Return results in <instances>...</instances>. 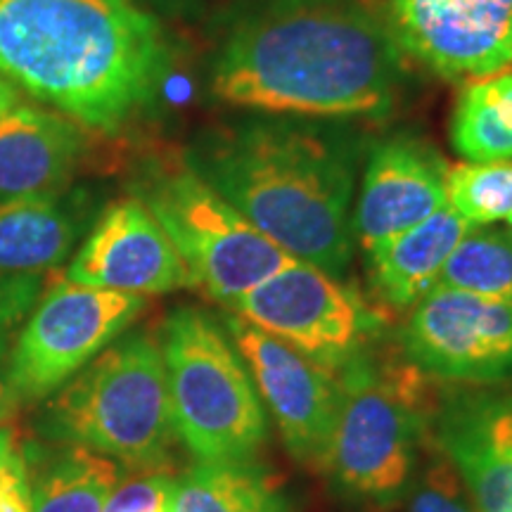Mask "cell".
Segmentation results:
<instances>
[{"instance_id": "6da1fadb", "label": "cell", "mask_w": 512, "mask_h": 512, "mask_svg": "<svg viewBox=\"0 0 512 512\" xmlns=\"http://www.w3.org/2000/svg\"><path fill=\"white\" fill-rule=\"evenodd\" d=\"M401 50L363 0H261L228 31L211 93L278 117H382Z\"/></svg>"}, {"instance_id": "7a4b0ae2", "label": "cell", "mask_w": 512, "mask_h": 512, "mask_svg": "<svg viewBox=\"0 0 512 512\" xmlns=\"http://www.w3.org/2000/svg\"><path fill=\"white\" fill-rule=\"evenodd\" d=\"M166 72L162 27L131 0H0V74L76 124L119 133Z\"/></svg>"}, {"instance_id": "3957f363", "label": "cell", "mask_w": 512, "mask_h": 512, "mask_svg": "<svg viewBox=\"0 0 512 512\" xmlns=\"http://www.w3.org/2000/svg\"><path fill=\"white\" fill-rule=\"evenodd\" d=\"M190 166L294 259L344 273L354 166L325 133L290 119H249L214 133Z\"/></svg>"}, {"instance_id": "277c9868", "label": "cell", "mask_w": 512, "mask_h": 512, "mask_svg": "<svg viewBox=\"0 0 512 512\" xmlns=\"http://www.w3.org/2000/svg\"><path fill=\"white\" fill-rule=\"evenodd\" d=\"M31 432L48 444L91 448L131 472L171 470L176 444L159 339L131 332L38 403Z\"/></svg>"}, {"instance_id": "5b68a950", "label": "cell", "mask_w": 512, "mask_h": 512, "mask_svg": "<svg viewBox=\"0 0 512 512\" xmlns=\"http://www.w3.org/2000/svg\"><path fill=\"white\" fill-rule=\"evenodd\" d=\"M339 413L323 472L349 505L382 512L406 496L425 432V387L413 363L368 354L337 375Z\"/></svg>"}, {"instance_id": "8992f818", "label": "cell", "mask_w": 512, "mask_h": 512, "mask_svg": "<svg viewBox=\"0 0 512 512\" xmlns=\"http://www.w3.org/2000/svg\"><path fill=\"white\" fill-rule=\"evenodd\" d=\"M176 437L200 463L252 460L264 446V403L238 347L211 313L183 306L159 337Z\"/></svg>"}, {"instance_id": "52a82bcc", "label": "cell", "mask_w": 512, "mask_h": 512, "mask_svg": "<svg viewBox=\"0 0 512 512\" xmlns=\"http://www.w3.org/2000/svg\"><path fill=\"white\" fill-rule=\"evenodd\" d=\"M136 197L174 242L192 287L214 302L233 306L297 261L230 207L190 164L147 169Z\"/></svg>"}, {"instance_id": "ba28073f", "label": "cell", "mask_w": 512, "mask_h": 512, "mask_svg": "<svg viewBox=\"0 0 512 512\" xmlns=\"http://www.w3.org/2000/svg\"><path fill=\"white\" fill-rule=\"evenodd\" d=\"M143 294L69 280L46 287L5 358V382L17 408H36L100 356L145 311Z\"/></svg>"}, {"instance_id": "9c48e42d", "label": "cell", "mask_w": 512, "mask_h": 512, "mask_svg": "<svg viewBox=\"0 0 512 512\" xmlns=\"http://www.w3.org/2000/svg\"><path fill=\"white\" fill-rule=\"evenodd\" d=\"M230 309L335 377L368 354L382 323L356 287L304 261L242 294Z\"/></svg>"}, {"instance_id": "30bf717a", "label": "cell", "mask_w": 512, "mask_h": 512, "mask_svg": "<svg viewBox=\"0 0 512 512\" xmlns=\"http://www.w3.org/2000/svg\"><path fill=\"white\" fill-rule=\"evenodd\" d=\"M403 351L420 373L448 382L512 380V302L432 287L413 306Z\"/></svg>"}, {"instance_id": "8fae6325", "label": "cell", "mask_w": 512, "mask_h": 512, "mask_svg": "<svg viewBox=\"0 0 512 512\" xmlns=\"http://www.w3.org/2000/svg\"><path fill=\"white\" fill-rule=\"evenodd\" d=\"M223 328L254 377L290 456L323 472L339 413L337 377L238 313L223 316Z\"/></svg>"}, {"instance_id": "7c38bea8", "label": "cell", "mask_w": 512, "mask_h": 512, "mask_svg": "<svg viewBox=\"0 0 512 512\" xmlns=\"http://www.w3.org/2000/svg\"><path fill=\"white\" fill-rule=\"evenodd\" d=\"M384 24L401 53L446 81L512 67V0H384Z\"/></svg>"}, {"instance_id": "4fadbf2b", "label": "cell", "mask_w": 512, "mask_h": 512, "mask_svg": "<svg viewBox=\"0 0 512 512\" xmlns=\"http://www.w3.org/2000/svg\"><path fill=\"white\" fill-rule=\"evenodd\" d=\"M64 280L143 297L192 287L174 242L136 195L105 209L64 271Z\"/></svg>"}, {"instance_id": "5bb4252c", "label": "cell", "mask_w": 512, "mask_h": 512, "mask_svg": "<svg viewBox=\"0 0 512 512\" xmlns=\"http://www.w3.org/2000/svg\"><path fill=\"white\" fill-rule=\"evenodd\" d=\"M444 157L415 138H392L368 159L354 230L370 252L446 207Z\"/></svg>"}, {"instance_id": "9a60e30c", "label": "cell", "mask_w": 512, "mask_h": 512, "mask_svg": "<svg viewBox=\"0 0 512 512\" xmlns=\"http://www.w3.org/2000/svg\"><path fill=\"white\" fill-rule=\"evenodd\" d=\"M432 437L477 512H512V392L451 396Z\"/></svg>"}, {"instance_id": "2e32d148", "label": "cell", "mask_w": 512, "mask_h": 512, "mask_svg": "<svg viewBox=\"0 0 512 512\" xmlns=\"http://www.w3.org/2000/svg\"><path fill=\"white\" fill-rule=\"evenodd\" d=\"M81 150L74 119L15 105L0 114V197L55 195L72 178Z\"/></svg>"}, {"instance_id": "e0dca14e", "label": "cell", "mask_w": 512, "mask_h": 512, "mask_svg": "<svg viewBox=\"0 0 512 512\" xmlns=\"http://www.w3.org/2000/svg\"><path fill=\"white\" fill-rule=\"evenodd\" d=\"M472 226L451 207L370 249V280L384 306L408 311L437 285L448 254Z\"/></svg>"}, {"instance_id": "ac0fdd59", "label": "cell", "mask_w": 512, "mask_h": 512, "mask_svg": "<svg viewBox=\"0 0 512 512\" xmlns=\"http://www.w3.org/2000/svg\"><path fill=\"white\" fill-rule=\"evenodd\" d=\"M31 512H102L121 482L117 460L91 448L24 441Z\"/></svg>"}, {"instance_id": "d6986e66", "label": "cell", "mask_w": 512, "mask_h": 512, "mask_svg": "<svg viewBox=\"0 0 512 512\" xmlns=\"http://www.w3.org/2000/svg\"><path fill=\"white\" fill-rule=\"evenodd\" d=\"M79 216L57 195L0 200V275H46L72 252Z\"/></svg>"}, {"instance_id": "ffe728a7", "label": "cell", "mask_w": 512, "mask_h": 512, "mask_svg": "<svg viewBox=\"0 0 512 512\" xmlns=\"http://www.w3.org/2000/svg\"><path fill=\"white\" fill-rule=\"evenodd\" d=\"M169 512H290L283 486L252 460L197 463L174 479Z\"/></svg>"}, {"instance_id": "44dd1931", "label": "cell", "mask_w": 512, "mask_h": 512, "mask_svg": "<svg viewBox=\"0 0 512 512\" xmlns=\"http://www.w3.org/2000/svg\"><path fill=\"white\" fill-rule=\"evenodd\" d=\"M451 143L467 162L512 159V69L465 83L453 107Z\"/></svg>"}, {"instance_id": "7402d4cb", "label": "cell", "mask_w": 512, "mask_h": 512, "mask_svg": "<svg viewBox=\"0 0 512 512\" xmlns=\"http://www.w3.org/2000/svg\"><path fill=\"white\" fill-rule=\"evenodd\" d=\"M434 287L512 302V233L472 226L448 254Z\"/></svg>"}, {"instance_id": "603a6c76", "label": "cell", "mask_w": 512, "mask_h": 512, "mask_svg": "<svg viewBox=\"0 0 512 512\" xmlns=\"http://www.w3.org/2000/svg\"><path fill=\"white\" fill-rule=\"evenodd\" d=\"M446 204L470 226H489L512 216V159L448 166Z\"/></svg>"}, {"instance_id": "cb8c5ba5", "label": "cell", "mask_w": 512, "mask_h": 512, "mask_svg": "<svg viewBox=\"0 0 512 512\" xmlns=\"http://www.w3.org/2000/svg\"><path fill=\"white\" fill-rule=\"evenodd\" d=\"M408 512H477L470 494L444 453H432L422 472H415L406 491Z\"/></svg>"}, {"instance_id": "d4e9b609", "label": "cell", "mask_w": 512, "mask_h": 512, "mask_svg": "<svg viewBox=\"0 0 512 512\" xmlns=\"http://www.w3.org/2000/svg\"><path fill=\"white\" fill-rule=\"evenodd\" d=\"M46 275H0V361L8 358L19 328L43 297Z\"/></svg>"}, {"instance_id": "484cf974", "label": "cell", "mask_w": 512, "mask_h": 512, "mask_svg": "<svg viewBox=\"0 0 512 512\" xmlns=\"http://www.w3.org/2000/svg\"><path fill=\"white\" fill-rule=\"evenodd\" d=\"M174 479L171 470L136 472L119 482L102 512H169Z\"/></svg>"}, {"instance_id": "4316f807", "label": "cell", "mask_w": 512, "mask_h": 512, "mask_svg": "<svg viewBox=\"0 0 512 512\" xmlns=\"http://www.w3.org/2000/svg\"><path fill=\"white\" fill-rule=\"evenodd\" d=\"M24 456V439L12 420L0 422V475Z\"/></svg>"}, {"instance_id": "83f0119b", "label": "cell", "mask_w": 512, "mask_h": 512, "mask_svg": "<svg viewBox=\"0 0 512 512\" xmlns=\"http://www.w3.org/2000/svg\"><path fill=\"white\" fill-rule=\"evenodd\" d=\"M17 411H19L17 403H15V399H12L8 382H5L3 370H0V422L12 420V418H15Z\"/></svg>"}, {"instance_id": "f1b7e54d", "label": "cell", "mask_w": 512, "mask_h": 512, "mask_svg": "<svg viewBox=\"0 0 512 512\" xmlns=\"http://www.w3.org/2000/svg\"><path fill=\"white\" fill-rule=\"evenodd\" d=\"M17 105V88L12 86V81L0 76V114L12 110Z\"/></svg>"}]
</instances>
